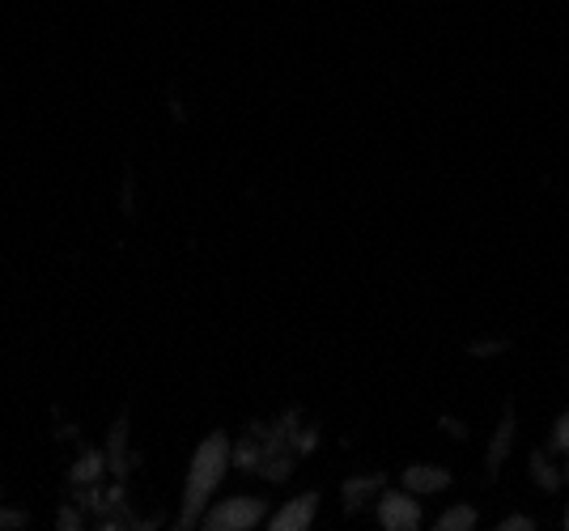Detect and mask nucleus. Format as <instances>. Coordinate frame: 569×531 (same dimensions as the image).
<instances>
[{"label": "nucleus", "mask_w": 569, "mask_h": 531, "mask_svg": "<svg viewBox=\"0 0 569 531\" xmlns=\"http://www.w3.org/2000/svg\"><path fill=\"white\" fill-rule=\"evenodd\" d=\"M472 510H451L447 519H442V528H472Z\"/></svg>", "instance_id": "2"}, {"label": "nucleus", "mask_w": 569, "mask_h": 531, "mask_svg": "<svg viewBox=\"0 0 569 531\" xmlns=\"http://www.w3.org/2000/svg\"><path fill=\"white\" fill-rule=\"evenodd\" d=\"M387 519H391V528H412V507H403V502H387Z\"/></svg>", "instance_id": "1"}, {"label": "nucleus", "mask_w": 569, "mask_h": 531, "mask_svg": "<svg viewBox=\"0 0 569 531\" xmlns=\"http://www.w3.org/2000/svg\"><path fill=\"white\" fill-rule=\"evenodd\" d=\"M552 442H557V451H566L569 455V412L557 421V430H552Z\"/></svg>", "instance_id": "3"}, {"label": "nucleus", "mask_w": 569, "mask_h": 531, "mask_svg": "<svg viewBox=\"0 0 569 531\" xmlns=\"http://www.w3.org/2000/svg\"><path fill=\"white\" fill-rule=\"evenodd\" d=\"M566 528H569V507H566Z\"/></svg>", "instance_id": "5"}, {"label": "nucleus", "mask_w": 569, "mask_h": 531, "mask_svg": "<svg viewBox=\"0 0 569 531\" xmlns=\"http://www.w3.org/2000/svg\"><path fill=\"white\" fill-rule=\"evenodd\" d=\"M412 481H417V484H442V477H438V472H417Z\"/></svg>", "instance_id": "4"}]
</instances>
